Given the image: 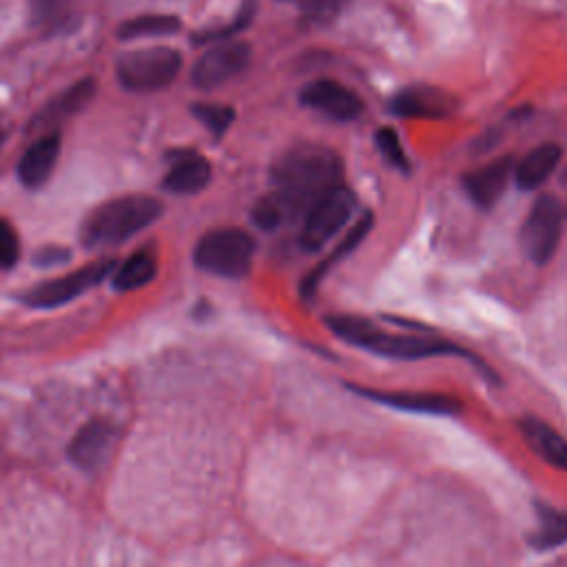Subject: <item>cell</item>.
Here are the masks:
<instances>
[{
    "label": "cell",
    "mask_w": 567,
    "mask_h": 567,
    "mask_svg": "<svg viewBox=\"0 0 567 567\" xmlns=\"http://www.w3.org/2000/svg\"><path fill=\"white\" fill-rule=\"evenodd\" d=\"M115 259H100L93 264H86L73 272H66L62 277L42 281L24 292H20V301L31 308H58L69 303L71 299L84 295L89 288L97 286L106 275L113 272Z\"/></svg>",
    "instance_id": "cell-7"
},
{
    "label": "cell",
    "mask_w": 567,
    "mask_h": 567,
    "mask_svg": "<svg viewBox=\"0 0 567 567\" xmlns=\"http://www.w3.org/2000/svg\"><path fill=\"white\" fill-rule=\"evenodd\" d=\"M560 184H563V190H565V206H567V168L560 175Z\"/></svg>",
    "instance_id": "cell-30"
},
{
    "label": "cell",
    "mask_w": 567,
    "mask_h": 567,
    "mask_svg": "<svg viewBox=\"0 0 567 567\" xmlns=\"http://www.w3.org/2000/svg\"><path fill=\"white\" fill-rule=\"evenodd\" d=\"M512 173H514V164L509 157H501L496 162L483 164L463 175L465 193L476 206L487 208L498 202V197L507 188Z\"/></svg>",
    "instance_id": "cell-14"
},
{
    "label": "cell",
    "mask_w": 567,
    "mask_h": 567,
    "mask_svg": "<svg viewBox=\"0 0 567 567\" xmlns=\"http://www.w3.org/2000/svg\"><path fill=\"white\" fill-rule=\"evenodd\" d=\"M120 441V427L109 419L86 421L69 443L71 461L84 472H97L111 458Z\"/></svg>",
    "instance_id": "cell-10"
},
{
    "label": "cell",
    "mask_w": 567,
    "mask_h": 567,
    "mask_svg": "<svg viewBox=\"0 0 567 567\" xmlns=\"http://www.w3.org/2000/svg\"><path fill=\"white\" fill-rule=\"evenodd\" d=\"M182 69V55L168 47L135 49L117 58L115 71L124 89L146 93L168 86Z\"/></svg>",
    "instance_id": "cell-6"
},
{
    "label": "cell",
    "mask_w": 567,
    "mask_h": 567,
    "mask_svg": "<svg viewBox=\"0 0 567 567\" xmlns=\"http://www.w3.org/2000/svg\"><path fill=\"white\" fill-rule=\"evenodd\" d=\"M197 268L219 277H244L255 257V239L241 228H217L206 233L195 246Z\"/></svg>",
    "instance_id": "cell-4"
},
{
    "label": "cell",
    "mask_w": 567,
    "mask_h": 567,
    "mask_svg": "<svg viewBox=\"0 0 567 567\" xmlns=\"http://www.w3.org/2000/svg\"><path fill=\"white\" fill-rule=\"evenodd\" d=\"M20 257V239L16 228L0 217V268L9 270Z\"/></svg>",
    "instance_id": "cell-27"
},
{
    "label": "cell",
    "mask_w": 567,
    "mask_h": 567,
    "mask_svg": "<svg viewBox=\"0 0 567 567\" xmlns=\"http://www.w3.org/2000/svg\"><path fill=\"white\" fill-rule=\"evenodd\" d=\"M93 95H95V80L93 78H84V80L75 82L66 91H62L60 95L49 100L44 104V109L31 120L29 128L53 131L55 124H60L62 120H66V117L75 115L78 111H82L91 102Z\"/></svg>",
    "instance_id": "cell-16"
},
{
    "label": "cell",
    "mask_w": 567,
    "mask_h": 567,
    "mask_svg": "<svg viewBox=\"0 0 567 567\" xmlns=\"http://www.w3.org/2000/svg\"><path fill=\"white\" fill-rule=\"evenodd\" d=\"M2 140H4V131H2V126H0V144H2Z\"/></svg>",
    "instance_id": "cell-31"
},
{
    "label": "cell",
    "mask_w": 567,
    "mask_h": 567,
    "mask_svg": "<svg viewBox=\"0 0 567 567\" xmlns=\"http://www.w3.org/2000/svg\"><path fill=\"white\" fill-rule=\"evenodd\" d=\"M560 155L563 151L556 144H540L532 148L514 168L516 186L523 190H536L556 171Z\"/></svg>",
    "instance_id": "cell-20"
},
{
    "label": "cell",
    "mask_w": 567,
    "mask_h": 567,
    "mask_svg": "<svg viewBox=\"0 0 567 567\" xmlns=\"http://www.w3.org/2000/svg\"><path fill=\"white\" fill-rule=\"evenodd\" d=\"M352 392L359 396H365L374 403H383L394 410L414 412V414H432V416H456L463 412V405L458 399L450 394H436V392H383L372 388H361L354 383H348Z\"/></svg>",
    "instance_id": "cell-11"
},
{
    "label": "cell",
    "mask_w": 567,
    "mask_h": 567,
    "mask_svg": "<svg viewBox=\"0 0 567 567\" xmlns=\"http://www.w3.org/2000/svg\"><path fill=\"white\" fill-rule=\"evenodd\" d=\"M69 257H71L69 250L62 248V246H44V248L33 257V264H38L40 268H51V266L64 264Z\"/></svg>",
    "instance_id": "cell-29"
},
{
    "label": "cell",
    "mask_w": 567,
    "mask_h": 567,
    "mask_svg": "<svg viewBox=\"0 0 567 567\" xmlns=\"http://www.w3.org/2000/svg\"><path fill=\"white\" fill-rule=\"evenodd\" d=\"M162 215V204L148 195H122L93 208L82 228L80 239L89 248L117 246Z\"/></svg>",
    "instance_id": "cell-3"
},
{
    "label": "cell",
    "mask_w": 567,
    "mask_h": 567,
    "mask_svg": "<svg viewBox=\"0 0 567 567\" xmlns=\"http://www.w3.org/2000/svg\"><path fill=\"white\" fill-rule=\"evenodd\" d=\"M193 115L215 135H224L235 120V111L226 104H195Z\"/></svg>",
    "instance_id": "cell-25"
},
{
    "label": "cell",
    "mask_w": 567,
    "mask_h": 567,
    "mask_svg": "<svg viewBox=\"0 0 567 567\" xmlns=\"http://www.w3.org/2000/svg\"><path fill=\"white\" fill-rule=\"evenodd\" d=\"M157 272V257L151 250H137L113 268V288L115 290H137L146 286Z\"/></svg>",
    "instance_id": "cell-21"
},
{
    "label": "cell",
    "mask_w": 567,
    "mask_h": 567,
    "mask_svg": "<svg viewBox=\"0 0 567 567\" xmlns=\"http://www.w3.org/2000/svg\"><path fill=\"white\" fill-rule=\"evenodd\" d=\"M341 175L343 164L339 155L321 144L292 146L281 153L270 168V182L286 199L295 219L306 215L326 190L341 184Z\"/></svg>",
    "instance_id": "cell-1"
},
{
    "label": "cell",
    "mask_w": 567,
    "mask_h": 567,
    "mask_svg": "<svg viewBox=\"0 0 567 567\" xmlns=\"http://www.w3.org/2000/svg\"><path fill=\"white\" fill-rule=\"evenodd\" d=\"M354 210H357V195L343 184L332 186L319 199H315V204L303 215L299 246L308 252L323 248L330 239H334L346 228Z\"/></svg>",
    "instance_id": "cell-5"
},
{
    "label": "cell",
    "mask_w": 567,
    "mask_h": 567,
    "mask_svg": "<svg viewBox=\"0 0 567 567\" xmlns=\"http://www.w3.org/2000/svg\"><path fill=\"white\" fill-rule=\"evenodd\" d=\"M60 133L47 131L24 151L18 162V177L27 188H38L51 177L60 157Z\"/></svg>",
    "instance_id": "cell-15"
},
{
    "label": "cell",
    "mask_w": 567,
    "mask_h": 567,
    "mask_svg": "<svg viewBox=\"0 0 567 567\" xmlns=\"http://www.w3.org/2000/svg\"><path fill=\"white\" fill-rule=\"evenodd\" d=\"M390 111L401 117H445L454 111V97L436 86H408L392 97Z\"/></svg>",
    "instance_id": "cell-13"
},
{
    "label": "cell",
    "mask_w": 567,
    "mask_h": 567,
    "mask_svg": "<svg viewBox=\"0 0 567 567\" xmlns=\"http://www.w3.org/2000/svg\"><path fill=\"white\" fill-rule=\"evenodd\" d=\"M295 219L288 204L284 202V197L272 190L268 195H264L255 206H252V221L255 226H259L261 230H277L281 224Z\"/></svg>",
    "instance_id": "cell-24"
},
{
    "label": "cell",
    "mask_w": 567,
    "mask_h": 567,
    "mask_svg": "<svg viewBox=\"0 0 567 567\" xmlns=\"http://www.w3.org/2000/svg\"><path fill=\"white\" fill-rule=\"evenodd\" d=\"M210 164L197 153H177L166 177L164 188L175 195H195L210 182Z\"/></svg>",
    "instance_id": "cell-18"
},
{
    "label": "cell",
    "mask_w": 567,
    "mask_h": 567,
    "mask_svg": "<svg viewBox=\"0 0 567 567\" xmlns=\"http://www.w3.org/2000/svg\"><path fill=\"white\" fill-rule=\"evenodd\" d=\"M536 518L538 525L529 538L536 549L547 551L567 543V512H560L545 503H536Z\"/></svg>",
    "instance_id": "cell-22"
},
{
    "label": "cell",
    "mask_w": 567,
    "mask_h": 567,
    "mask_svg": "<svg viewBox=\"0 0 567 567\" xmlns=\"http://www.w3.org/2000/svg\"><path fill=\"white\" fill-rule=\"evenodd\" d=\"M518 432L543 461L567 472V441L554 427L536 416H523L518 421Z\"/></svg>",
    "instance_id": "cell-19"
},
{
    "label": "cell",
    "mask_w": 567,
    "mask_h": 567,
    "mask_svg": "<svg viewBox=\"0 0 567 567\" xmlns=\"http://www.w3.org/2000/svg\"><path fill=\"white\" fill-rule=\"evenodd\" d=\"M374 144H377L379 153H381L394 168H399V171H403V173H410V159H408V155H405V151H403V144H401V140H399V135H396L394 128H390V126L379 128V131L374 133Z\"/></svg>",
    "instance_id": "cell-26"
},
{
    "label": "cell",
    "mask_w": 567,
    "mask_h": 567,
    "mask_svg": "<svg viewBox=\"0 0 567 567\" xmlns=\"http://www.w3.org/2000/svg\"><path fill=\"white\" fill-rule=\"evenodd\" d=\"M372 221H374L372 213L365 210V213L354 221V226H352L350 230H346V237L332 248V252H330L321 264H317V268H312V270L303 277V281H301V295H303V299H310V297L317 292V288H319V284L323 281V277H326L341 259H346V257L368 237V233H370V228H372Z\"/></svg>",
    "instance_id": "cell-17"
},
{
    "label": "cell",
    "mask_w": 567,
    "mask_h": 567,
    "mask_svg": "<svg viewBox=\"0 0 567 567\" xmlns=\"http://www.w3.org/2000/svg\"><path fill=\"white\" fill-rule=\"evenodd\" d=\"M560 226H563L560 202L547 193L538 195L520 226V246L536 266H543L554 257L560 241Z\"/></svg>",
    "instance_id": "cell-8"
},
{
    "label": "cell",
    "mask_w": 567,
    "mask_h": 567,
    "mask_svg": "<svg viewBox=\"0 0 567 567\" xmlns=\"http://www.w3.org/2000/svg\"><path fill=\"white\" fill-rule=\"evenodd\" d=\"M179 31V20L175 16H137L120 24L117 35L124 40H135V38H155V35H171Z\"/></svg>",
    "instance_id": "cell-23"
},
{
    "label": "cell",
    "mask_w": 567,
    "mask_h": 567,
    "mask_svg": "<svg viewBox=\"0 0 567 567\" xmlns=\"http://www.w3.org/2000/svg\"><path fill=\"white\" fill-rule=\"evenodd\" d=\"M250 62V47L239 40H224L210 47L193 66V84L215 89L239 75Z\"/></svg>",
    "instance_id": "cell-9"
},
{
    "label": "cell",
    "mask_w": 567,
    "mask_h": 567,
    "mask_svg": "<svg viewBox=\"0 0 567 567\" xmlns=\"http://www.w3.org/2000/svg\"><path fill=\"white\" fill-rule=\"evenodd\" d=\"M343 0H306L303 18L308 22H330L341 11Z\"/></svg>",
    "instance_id": "cell-28"
},
{
    "label": "cell",
    "mask_w": 567,
    "mask_h": 567,
    "mask_svg": "<svg viewBox=\"0 0 567 567\" xmlns=\"http://www.w3.org/2000/svg\"><path fill=\"white\" fill-rule=\"evenodd\" d=\"M301 104L337 122H350L363 111L361 97L334 80H315L306 84L301 91Z\"/></svg>",
    "instance_id": "cell-12"
},
{
    "label": "cell",
    "mask_w": 567,
    "mask_h": 567,
    "mask_svg": "<svg viewBox=\"0 0 567 567\" xmlns=\"http://www.w3.org/2000/svg\"><path fill=\"white\" fill-rule=\"evenodd\" d=\"M326 326L346 343L370 350L381 357H390V359L416 361V359L450 357V354L472 359V354H467V350H463L456 343H450L445 339L385 332L377 323H372L370 319L359 317V315H328Z\"/></svg>",
    "instance_id": "cell-2"
}]
</instances>
